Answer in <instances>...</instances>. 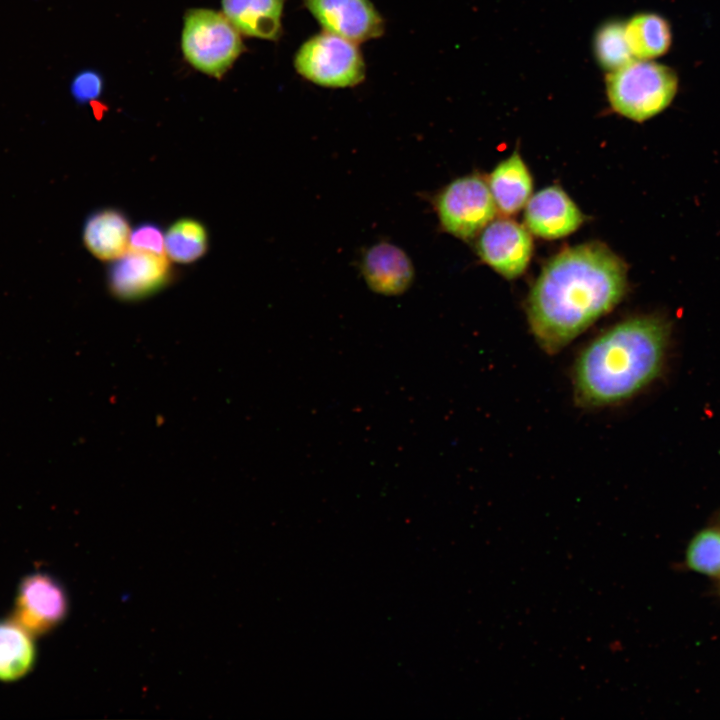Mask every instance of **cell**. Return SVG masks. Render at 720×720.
I'll list each match as a JSON object with an SVG mask.
<instances>
[{
    "instance_id": "7402d4cb",
    "label": "cell",
    "mask_w": 720,
    "mask_h": 720,
    "mask_svg": "<svg viewBox=\"0 0 720 720\" xmlns=\"http://www.w3.org/2000/svg\"><path fill=\"white\" fill-rule=\"evenodd\" d=\"M130 244L131 248L165 254L164 234L153 223H143L131 231Z\"/></svg>"
},
{
    "instance_id": "cb8c5ba5",
    "label": "cell",
    "mask_w": 720,
    "mask_h": 720,
    "mask_svg": "<svg viewBox=\"0 0 720 720\" xmlns=\"http://www.w3.org/2000/svg\"><path fill=\"white\" fill-rule=\"evenodd\" d=\"M717 582H718V584H717V592H718L719 595H720V579H718Z\"/></svg>"
},
{
    "instance_id": "ac0fdd59",
    "label": "cell",
    "mask_w": 720,
    "mask_h": 720,
    "mask_svg": "<svg viewBox=\"0 0 720 720\" xmlns=\"http://www.w3.org/2000/svg\"><path fill=\"white\" fill-rule=\"evenodd\" d=\"M164 249L170 260L179 264L192 263L208 249L207 230L196 219H179L165 233Z\"/></svg>"
},
{
    "instance_id": "6da1fadb",
    "label": "cell",
    "mask_w": 720,
    "mask_h": 720,
    "mask_svg": "<svg viewBox=\"0 0 720 720\" xmlns=\"http://www.w3.org/2000/svg\"><path fill=\"white\" fill-rule=\"evenodd\" d=\"M627 265L599 241L567 247L541 269L527 297V319L539 346L560 352L623 299Z\"/></svg>"
},
{
    "instance_id": "44dd1931",
    "label": "cell",
    "mask_w": 720,
    "mask_h": 720,
    "mask_svg": "<svg viewBox=\"0 0 720 720\" xmlns=\"http://www.w3.org/2000/svg\"><path fill=\"white\" fill-rule=\"evenodd\" d=\"M71 94L80 104L97 100L103 93L104 80L96 70L80 71L71 82Z\"/></svg>"
},
{
    "instance_id": "2e32d148",
    "label": "cell",
    "mask_w": 720,
    "mask_h": 720,
    "mask_svg": "<svg viewBox=\"0 0 720 720\" xmlns=\"http://www.w3.org/2000/svg\"><path fill=\"white\" fill-rule=\"evenodd\" d=\"M625 39L634 59L650 60L667 52L671 44L668 22L654 13H640L624 23Z\"/></svg>"
},
{
    "instance_id": "7c38bea8",
    "label": "cell",
    "mask_w": 720,
    "mask_h": 720,
    "mask_svg": "<svg viewBox=\"0 0 720 720\" xmlns=\"http://www.w3.org/2000/svg\"><path fill=\"white\" fill-rule=\"evenodd\" d=\"M360 273L373 292L385 296L400 295L412 285L415 270L410 257L399 246L380 241L364 250Z\"/></svg>"
},
{
    "instance_id": "603a6c76",
    "label": "cell",
    "mask_w": 720,
    "mask_h": 720,
    "mask_svg": "<svg viewBox=\"0 0 720 720\" xmlns=\"http://www.w3.org/2000/svg\"><path fill=\"white\" fill-rule=\"evenodd\" d=\"M709 523H713L720 526V507L719 509L712 515L711 520Z\"/></svg>"
},
{
    "instance_id": "8992f818",
    "label": "cell",
    "mask_w": 720,
    "mask_h": 720,
    "mask_svg": "<svg viewBox=\"0 0 720 720\" xmlns=\"http://www.w3.org/2000/svg\"><path fill=\"white\" fill-rule=\"evenodd\" d=\"M294 66L306 80L322 87L347 88L365 79V62L357 43L324 31L305 41Z\"/></svg>"
},
{
    "instance_id": "5b68a950",
    "label": "cell",
    "mask_w": 720,
    "mask_h": 720,
    "mask_svg": "<svg viewBox=\"0 0 720 720\" xmlns=\"http://www.w3.org/2000/svg\"><path fill=\"white\" fill-rule=\"evenodd\" d=\"M429 200L440 229L463 241L475 239L498 212L486 177L477 172L453 179Z\"/></svg>"
},
{
    "instance_id": "30bf717a",
    "label": "cell",
    "mask_w": 720,
    "mask_h": 720,
    "mask_svg": "<svg viewBox=\"0 0 720 720\" xmlns=\"http://www.w3.org/2000/svg\"><path fill=\"white\" fill-rule=\"evenodd\" d=\"M523 219L532 235L556 240L578 230L585 217L564 189L552 185L532 194L524 207Z\"/></svg>"
},
{
    "instance_id": "d6986e66",
    "label": "cell",
    "mask_w": 720,
    "mask_h": 720,
    "mask_svg": "<svg viewBox=\"0 0 720 720\" xmlns=\"http://www.w3.org/2000/svg\"><path fill=\"white\" fill-rule=\"evenodd\" d=\"M682 567L707 577L720 579V526L709 523L689 540Z\"/></svg>"
},
{
    "instance_id": "e0dca14e",
    "label": "cell",
    "mask_w": 720,
    "mask_h": 720,
    "mask_svg": "<svg viewBox=\"0 0 720 720\" xmlns=\"http://www.w3.org/2000/svg\"><path fill=\"white\" fill-rule=\"evenodd\" d=\"M31 635L14 619L0 621V680H18L31 670L35 658Z\"/></svg>"
},
{
    "instance_id": "3957f363",
    "label": "cell",
    "mask_w": 720,
    "mask_h": 720,
    "mask_svg": "<svg viewBox=\"0 0 720 720\" xmlns=\"http://www.w3.org/2000/svg\"><path fill=\"white\" fill-rule=\"evenodd\" d=\"M605 82L611 108L637 122L662 112L673 100L678 87L677 76L672 69L638 59L608 72Z\"/></svg>"
},
{
    "instance_id": "5bb4252c",
    "label": "cell",
    "mask_w": 720,
    "mask_h": 720,
    "mask_svg": "<svg viewBox=\"0 0 720 720\" xmlns=\"http://www.w3.org/2000/svg\"><path fill=\"white\" fill-rule=\"evenodd\" d=\"M285 0H221L222 13L241 35L276 41Z\"/></svg>"
},
{
    "instance_id": "9c48e42d",
    "label": "cell",
    "mask_w": 720,
    "mask_h": 720,
    "mask_svg": "<svg viewBox=\"0 0 720 720\" xmlns=\"http://www.w3.org/2000/svg\"><path fill=\"white\" fill-rule=\"evenodd\" d=\"M325 31L354 43L380 37L384 20L370 0H303Z\"/></svg>"
},
{
    "instance_id": "8fae6325",
    "label": "cell",
    "mask_w": 720,
    "mask_h": 720,
    "mask_svg": "<svg viewBox=\"0 0 720 720\" xmlns=\"http://www.w3.org/2000/svg\"><path fill=\"white\" fill-rule=\"evenodd\" d=\"M66 598L61 587L49 576L33 574L21 583L16 598L14 620L31 634L49 631L64 617Z\"/></svg>"
},
{
    "instance_id": "7a4b0ae2",
    "label": "cell",
    "mask_w": 720,
    "mask_h": 720,
    "mask_svg": "<svg viewBox=\"0 0 720 720\" xmlns=\"http://www.w3.org/2000/svg\"><path fill=\"white\" fill-rule=\"evenodd\" d=\"M673 326L661 314L626 318L595 337L573 368L576 402L586 408L627 401L664 372L672 348Z\"/></svg>"
},
{
    "instance_id": "4fadbf2b",
    "label": "cell",
    "mask_w": 720,
    "mask_h": 720,
    "mask_svg": "<svg viewBox=\"0 0 720 720\" xmlns=\"http://www.w3.org/2000/svg\"><path fill=\"white\" fill-rule=\"evenodd\" d=\"M487 184L498 212L514 215L525 207L533 194V179L518 151L499 162Z\"/></svg>"
},
{
    "instance_id": "ba28073f",
    "label": "cell",
    "mask_w": 720,
    "mask_h": 720,
    "mask_svg": "<svg viewBox=\"0 0 720 720\" xmlns=\"http://www.w3.org/2000/svg\"><path fill=\"white\" fill-rule=\"evenodd\" d=\"M171 278L165 254L130 248L114 260L108 272L112 294L122 300H137L164 287Z\"/></svg>"
},
{
    "instance_id": "9a60e30c",
    "label": "cell",
    "mask_w": 720,
    "mask_h": 720,
    "mask_svg": "<svg viewBox=\"0 0 720 720\" xmlns=\"http://www.w3.org/2000/svg\"><path fill=\"white\" fill-rule=\"evenodd\" d=\"M131 228L126 216L109 208L92 213L85 221L82 239L87 250L96 258L116 260L128 251Z\"/></svg>"
},
{
    "instance_id": "52a82bcc",
    "label": "cell",
    "mask_w": 720,
    "mask_h": 720,
    "mask_svg": "<svg viewBox=\"0 0 720 720\" xmlns=\"http://www.w3.org/2000/svg\"><path fill=\"white\" fill-rule=\"evenodd\" d=\"M475 248L486 265L511 280L521 276L529 266L533 239L524 224L506 216L494 218L482 229L476 237Z\"/></svg>"
},
{
    "instance_id": "277c9868",
    "label": "cell",
    "mask_w": 720,
    "mask_h": 720,
    "mask_svg": "<svg viewBox=\"0 0 720 720\" xmlns=\"http://www.w3.org/2000/svg\"><path fill=\"white\" fill-rule=\"evenodd\" d=\"M180 46L191 67L218 80L246 51L240 32L222 12L209 8L185 12Z\"/></svg>"
},
{
    "instance_id": "ffe728a7",
    "label": "cell",
    "mask_w": 720,
    "mask_h": 720,
    "mask_svg": "<svg viewBox=\"0 0 720 720\" xmlns=\"http://www.w3.org/2000/svg\"><path fill=\"white\" fill-rule=\"evenodd\" d=\"M594 52L598 63L608 72L632 61L634 58L625 39L624 24L612 21L602 25L595 35Z\"/></svg>"
}]
</instances>
